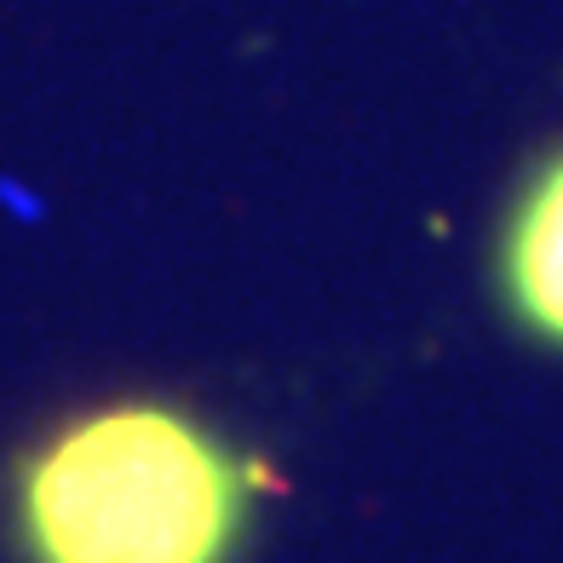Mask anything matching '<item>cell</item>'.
Instances as JSON below:
<instances>
[{
  "mask_svg": "<svg viewBox=\"0 0 563 563\" xmlns=\"http://www.w3.org/2000/svg\"><path fill=\"white\" fill-rule=\"evenodd\" d=\"M265 477L173 402L58 426L18 472L23 563H236Z\"/></svg>",
  "mask_w": 563,
  "mask_h": 563,
  "instance_id": "6da1fadb",
  "label": "cell"
},
{
  "mask_svg": "<svg viewBox=\"0 0 563 563\" xmlns=\"http://www.w3.org/2000/svg\"><path fill=\"white\" fill-rule=\"evenodd\" d=\"M495 288L529 340L563 351V144L529 167L500 219Z\"/></svg>",
  "mask_w": 563,
  "mask_h": 563,
  "instance_id": "7a4b0ae2",
  "label": "cell"
}]
</instances>
